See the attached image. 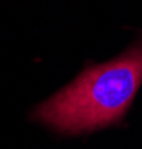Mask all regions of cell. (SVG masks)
I'll list each match as a JSON object with an SVG mask.
<instances>
[{
    "instance_id": "obj_1",
    "label": "cell",
    "mask_w": 142,
    "mask_h": 149,
    "mask_svg": "<svg viewBox=\"0 0 142 149\" xmlns=\"http://www.w3.org/2000/svg\"><path fill=\"white\" fill-rule=\"evenodd\" d=\"M142 84V43L109 63L84 70L36 110V118L61 131L78 133L118 119Z\"/></svg>"
}]
</instances>
